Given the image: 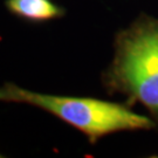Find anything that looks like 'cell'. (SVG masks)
Wrapping results in <instances>:
<instances>
[{"label":"cell","mask_w":158,"mask_h":158,"mask_svg":"<svg viewBox=\"0 0 158 158\" xmlns=\"http://www.w3.org/2000/svg\"><path fill=\"white\" fill-rule=\"evenodd\" d=\"M114 57L102 73L108 95L125 96L132 108L139 103L158 128V19L142 13L114 40Z\"/></svg>","instance_id":"obj_1"},{"label":"cell","mask_w":158,"mask_h":158,"mask_svg":"<svg viewBox=\"0 0 158 158\" xmlns=\"http://www.w3.org/2000/svg\"><path fill=\"white\" fill-rule=\"evenodd\" d=\"M0 102L23 103L42 109L79 130L93 145L101 138L115 132L157 128L151 117L136 114L125 102L41 94L20 88L11 82H6L0 87Z\"/></svg>","instance_id":"obj_2"},{"label":"cell","mask_w":158,"mask_h":158,"mask_svg":"<svg viewBox=\"0 0 158 158\" xmlns=\"http://www.w3.org/2000/svg\"><path fill=\"white\" fill-rule=\"evenodd\" d=\"M7 12L32 25H42L61 19L66 10L53 0H5Z\"/></svg>","instance_id":"obj_3"},{"label":"cell","mask_w":158,"mask_h":158,"mask_svg":"<svg viewBox=\"0 0 158 158\" xmlns=\"http://www.w3.org/2000/svg\"><path fill=\"white\" fill-rule=\"evenodd\" d=\"M0 157H2V156H1V155H0Z\"/></svg>","instance_id":"obj_4"}]
</instances>
